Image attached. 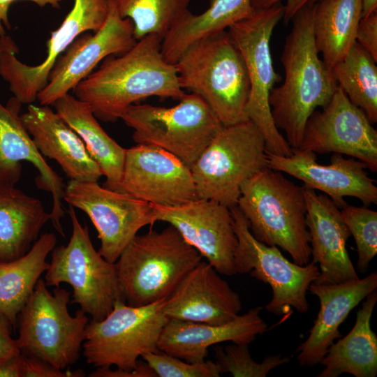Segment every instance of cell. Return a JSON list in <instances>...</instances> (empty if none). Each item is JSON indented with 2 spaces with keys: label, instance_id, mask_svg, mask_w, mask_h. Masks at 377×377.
<instances>
[{
  "label": "cell",
  "instance_id": "obj_23",
  "mask_svg": "<svg viewBox=\"0 0 377 377\" xmlns=\"http://www.w3.org/2000/svg\"><path fill=\"white\" fill-rule=\"evenodd\" d=\"M376 288V272L338 283H311L309 290L318 298L320 309L308 337L296 349L299 364H319L334 340L341 337L339 327L350 312Z\"/></svg>",
  "mask_w": 377,
  "mask_h": 377
},
{
  "label": "cell",
  "instance_id": "obj_43",
  "mask_svg": "<svg viewBox=\"0 0 377 377\" xmlns=\"http://www.w3.org/2000/svg\"><path fill=\"white\" fill-rule=\"evenodd\" d=\"M0 377H21L20 354L0 357Z\"/></svg>",
  "mask_w": 377,
  "mask_h": 377
},
{
  "label": "cell",
  "instance_id": "obj_1",
  "mask_svg": "<svg viewBox=\"0 0 377 377\" xmlns=\"http://www.w3.org/2000/svg\"><path fill=\"white\" fill-rule=\"evenodd\" d=\"M162 40L147 35L125 53L106 59L73 89L75 96L105 122L117 121L128 106L147 97L179 100L186 93L175 64L163 57Z\"/></svg>",
  "mask_w": 377,
  "mask_h": 377
},
{
  "label": "cell",
  "instance_id": "obj_37",
  "mask_svg": "<svg viewBox=\"0 0 377 377\" xmlns=\"http://www.w3.org/2000/svg\"><path fill=\"white\" fill-rule=\"evenodd\" d=\"M21 377H83L82 369H59L48 362L32 355L20 353Z\"/></svg>",
  "mask_w": 377,
  "mask_h": 377
},
{
  "label": "cell",
  "instance_id": "obj_12",
  "mask_svg": "<svg viewBox=\"0 0 377 377\" xmlns=\"http://www.w3.org/2000/svg\"><path fill=\"white\" fill-rule=\"evenodd\" d=\"M237 239L234 254L236 274L251 276L270 286L272 299L265 309L276 316L309 309L306 293L320 273L318 265L309 262L300 265L288 260L277 246L267 245L251 233L248 222L237 206L230 207Z\"/></svg>",
  "mask_w": 377,
  "mask_h": 377
},
{
  "label": "cell",
  "instance_id": "obj_34",
  "mask_svg": "<svg viewBox=\"0 0 377 377\" xmlns=\"http://www.w3.org/2000/svg\"><path fill=\"white\" fill-rule=\"evenodd\" d=\"M340 212L355 242L357 269L364 274L377 253V212L366 206L348 205Z\"/></svg>",
  "mask_w": 377,
  "mask_h": 377
},
{
  "label": "cell",
  "instance_id": "obj_35",
  "mask_svg": "<svg viewBox=\"0 0 377 377\" xmlns=\"http://www.w3.org/2000/svg\"><path fill=\"white\" fill-rule=\"evenodd\" d=\"M215 357L221 374L228 373L233 377H265L271 370L290 361L288 357L277 354L267 355L258 363L252 358L248 344L236 343L216 347Z\"/></svg>",
  "mask_w": 377,
  "mask_h": 377
},
{
  "label": "cell",
  "instance_id": "obj_15",
  "mask_svg": "<svg viewBox=\"0 0 377 377\" xmlns=\"http://www.w3.org/2000/svg\"><path fill=\"white\" fill-rule=\"evenodd\" d=\"M315 154L348 155L377 171V131L338 87L330 102L308 119L299 146Z\"/></svg>",
  "mask_w": 377,
  "mask_h": 377
},
{
  "label": "cell",
  "instance_id": "obj_7",
  "mask_svg": "<svg viewBox=\"0 0 377 377\" xmlns=\"http://www.w3.org/2000/svg\"><path fill=\"white\" fill-rule=\"evenodd\" d=\"M266 168L265 138L249 120L223 126L191 170L198 198L230 208L237 205L242 185Z\"/></svg>",
  "mask_w": 377,
  "mask_h": 377
},
{
  "label": "cell",
  "instance_id": "obj_28",
  "mask_svg": "<svg viewBox=\"0 0 377 377\" xmlns=\"http://www.w3.org/2000/svg\"><path fill=\"white\" fill-rule=\"evenodd\" d=\"M365 299L356 313L351 330L334 342L320 362L324 369L317 376L338 377L345 373L355 377L377 375V337L371 327V319L377 302L376 290Z\"/></svg>",
  "mask_w": 377,
  "mask_h": 377
},
{
  "label": "cell",
  "instance_id": "obj_42",
  "mask_svg": "<svg viewBox=\"0 0 377 377\" xmlns=\"http://www.w3.org/2000/svg\"><path fill=\"white\" fill-rule=\"evenodd\" d=\"M18 0H0V36L6 34L4 27L10 29V23L8 19V10L10 6ZM37 4L40 7L50 5L54 8H59L60 3L63 0H27Z\"/></svg>",
  "mask_w": 377,
  "mask_h": 377
},
{
  "label": "cell",
  "instance_id": "obj_2",
  "mask_svg": "<svg viewBox=\"0 0 377 377\" xmlns=\"http://www.w3.org/2000/svg\"><path fill=\"white\" fill-rule=\"evenodd\" d=\"M313 11V4L307 6L292 19L281 57L284 81L269 96L274 123L292 148L299 147L311 114L325 107L339 87L331 68L318 56Z\"/></svg>",
  "mask_w": 377,
  "mask_h": 377
},
{
  "label": "cell",
  "instance_id": "obj_14",
  "mask_svg": "<svg viewBox=\"0 0 377 377\" xmlns=\"http://www.w3.org/2000/svg\"><path fill=\"white\" fill-rule=\"evenodd\" d=\"M108 13V0H74L73 6L47 43V57L29 66L17 58L18 47L6 34L0 36V75L22 104H31L46 86L50 73L62 52L84 32H96Z\"/></svg>",
  "mask_w": 377,
  "mask_h": 377
},
{
  "label": "cell",
  "instance_id": "obj_5",
  "mask_svg": "<svg viewBox=\"0 0 377 377\" xmlns=\"http://www.w3.org/2000/svg\"><path fill=\"white\" fill-rule=\"evenodd\" d=\"M202 258L170 225L137 235L114 263L124 302L139 306L166 300Z\"/></svg>",
  "mask_w": 377,
  "mask_h": 377
},
{
  "label": "cell",
  "instance_id": "obj_8",
  "mask_svg": "<svg viewBox=\"0 0 377 377\" xmlns=\"http://www.w3.org/2000/svg\"><path fill=\"white\" fill-rule=\"evenodd\" d=\"M120 119L133 130L136 145L165 150L190 168L223 127L205 101L193 93L185 94L170 108L134 103Z\"/></svg>",
  "mask_w": 377,
  "mask_h": 377
},
{
  "label": "cell",
  "instance_id": "obj_20",
  "mask_svg": "<svg viewBox=\"0 0 377 377\" xmlns=\"http://www.w3.org/2000/svg\"><path fill=\"white\" fill-rule=\"evenodd\" d=\"M21 105L14 96L6 105L0 102V181L15 185L21 177V162L31 163L39 173L35 179L36 186L52 195L50 221L64 237L61 220L65 214L62 203L65 185L39 152L24 126L20 114Z\"/></svg>",
  "mask_w": 377,
  "mask_h": 377
},
{
  "label": "cell",
  "instance_id": "obj_4",
  "mask_svg": "<svg viewBox=\"0 0 377 377\" xmlns=\"http://www.w3.org/2000/svg\"><path fill=\"white\" fill-rule=\"evenodd\" d=\"M237 206L256 239L281 248L300 265L310 262L304 186L268 167L242 185Z\"/></svg>",
  "mask_w": 377,
  "mask_h": 377
},
{
  "label": "cell",
  "instance_id": "obj_33",
  "mask_svg": "<svg viewBox=\"0 0 377 377\" xmlns=\"http://www.w3.org/2000/svg\"><path fill=\"white\" fill-rule=\"evenodd\" d=\"M119 15L131 20L135 38L149 34L162 39L187 10L191 0H113Z\"/></svg>",
  "mask_w": 377,
  "mask_h": 377
},
{
  "label": "cell",
  "instance_id": "obj_9",
  "mask_svg": "<svg viewBox=\"0 0 377 377\" xmlns=\"http://www.w3.org/2000/svg\"><path fill=\"white\" fill-rule=\"evenodd\" d=\"M72 235L66 245L54 247L45 272L47 286L66 283L73 288L71 303L91 316L92 321L103 319L117 300L124 301L114 263L107 261L91 241L87 226H82L69 205Z\"/></svg>",
  "mask_w": 377,
  "mask_h": 377
},
{
  "label": "cell",
  "instance_id": "obj_13",
  "mask_svg": "<svg viewBox=\"0 0 377 377\" xmlns=\"http://www.w3.org/2000/svg\"><path fill=\"white\" fill-rule=\"evenodd\" d=\"M63 200L88 216L101 242L98 251L112 263L142 228L157 221L154 205L101 186L98 182L70 179Z\"/></svg>",
  "mask_w": 377,
  "mask_h": 377
},
{
  "label": "cell",
  "instance_id": "obj_3",
  "mask_svg": "<svg viewBox=\"0 0 377 377\" xmlns=\"http://www.w3.org/2000/svg\"><path fill=\"white\" fill-rule=\"evenodd\" d=\"M175 66L181 87L201 97L223 126L249 120V74L228 31L193 42Z\"/></svg>",
  "mask_w": 377,
  "mask_h": 377
},
{
  "label": "cell",
  "instance_id": "obj_16",
  "mask_svg": "<svg viewBox=\"0 0 377 377\" xmlns=\"http://www.w3.org/2000/svg\"><path fill=\"white\" fill-rule=\"evenodd\" d=\"M137 42L131 20L122 18L113 0H108V13L102 27L94 34L78 36L59 58L45 88L38 94L40 105H50L68 94L103 59L121 55Z\"/></svg>",
  "mask_w": 377,
  "mask_h": 377
},
{
  "label": "cell",
  "instance_id": "obj_44",
  "mask_svg": "<svg viewBox=\"0 0 377 377\" xmlns=\"http://www.w3.org/2000/svg\"><path fill=\"white\" fill-rule=\"evenodd\" d=\"M377 12V0L362 1V17H367Z\"/></svg>",
  "mask_w": 377,
  "mask_h": 377
},
{
  "label": "cell",
  "instance_id": "obj_27",
  "mask_svg": "<svg viewBox=\"0 0 377 377\" xmlns=\"http://www.w3.org/2000/svg\"><path fill=\"white\" fill-rule=\"evenodd\" d=\"M52 105L55 112L79 135L98 165L105 177L103 186L118 191L126 149L104 131L88 103L68 93Z\"/></svg>",
  "mask_w": 377,
  "mask_h": 377
},
{
  "label": "cell",
  "instance_id": "obj_31",
  "mask_svg": "<svg viewBox=\"0 0 377 377\" xmlns=\"http://www.w3.org/2000/svg\"><path fill=\"white\" fill-rule=\"evenodd\" d=\"M362 0H320L313 4V31L322 60L332 68L356 43Z\"/></svg>",
  "mask_w": 377,
  "mask_h": 377
},
{
  "label": "cell",
  "instance_id": "obj_25",
  "mask_svg": "<svg viewBox=\"0 0 377 377\" xmlns=\"http://www.w3.org/2000/svg\"><path fill=\"white\" fill-rule=\"evenodd\" d=\"M20 117L39 152L54 160L70 179L98 182L103 176L79 135L49 105L29 104Z\"/></svg>",
  "mask_w": 377,
  "mask_h": 377
},
{
  "label": "cell",
  "instance_id": "obj_32",
  "mask_svg": "<svg viewBox=\"0 0 377 377\" xmlns=\"http://www.w3.org/2000/svg\"><path fill=\"white\" fill-rule=\"evenodd\" d=\"M376 62L356 42L346 57L331 68L338 87L373 124L377 122Z\"/></svg>",
  "mask_w": 377,
  "mask_h": 377
},
{
  "label": "cell",
  "instance_id": "obj_30",
  "mask_svg": "<svg viewBox=\"0 0 377 377\" xmlns=\"http://www.w3.org/2000/svg\"><path fill=\"white\" fill-rule=\"evenodd\" d=\"M56 244L55 235L46 232L24 256L0 262V313L9 320L14 329L19 313L49 267L46 259Z\"/></svg>",
  "mask_w": 377,
  "mask_h": 377
},
{
  "label": "cell",
  "instance_id": "obj_29",
  "mask_svg": "<svg viewBox=\"0 0 377 377\" xmlns=\"http://www.w3.org/2000/svg\"><path fill=\"white\" fill-rule=\"evenodd\" d=\"M255 10L251 0H210L208 8L200 14L186 10L162 40L165 59L175 64L191 43L249 18Z\"/></svg>",
  "mask_w": 377,
  "mask_h": 377
},
{
  "label": "cell",
  "instance_id": "obj_18",
  "mask_svg": "<svg viewBox=\"0 0 377 377\" xmlns=\"http://www.w3.org/2000/svg\"><path fill=\"white\" fill-rule=\"evenodd\" d=\"M118 191L165 207L198 198L191 168L171 153L146 145L126 149Z\"/></svg>",
  "mask_w": 377,
  "mask_h": 377
},
{
  "label": "cell",
  "instance_id": "obj_21",
  "mask_svg": "<svg viewBox=\"0 0 377 377\" xmlns=\"http://www.w3.org/2000/svg\"><path fill=\"white\" fill-rule=\"evenodd\" d=\"M306 223L312 262L318 265L316 284L338 283L359 279L346 249L351 236L340 209L325 194L304 187Z\"/></svg>",
  "mask_w": 377,
  "mask_h": 377
},
{
  "label": "cell",
  "instance_id": "obj_10",
  "mask_svg": "<svg viewBox=\"0 0 377 377\" xmlns=\"http://www.w3.org/2000/svg\"><path fill=\"white\" fill-rule=\"evenodd\" d=\"M165 302L134 306L117 300L103 319L89 321L82 344L87 363L131 371L140 357L159 351L160 335L169 320L163 311Z\"/></svg>",
  "mask_w": 377,
  "mask_h": 377
},
{
  "label": "cell",
  "instance_id": "obj_26",
  "mask_svg": "<svg viewBox=\"0 0 377 377\" xmlns=\"http://www.w3.org/2000/svg\"><path fill=\"white\" fill-rule=\"evenodd\" d=\"M49 221L40 199L0 181V262L27 253Z\"/></svg>",
  "mask_w": 377,
  "mask_h": 377
},
{
  "label": "cell",
  "instance_id": "obj_41",
  "mask_svg": "<svg viewBox=\"0 0 377 377\" xmlns=\"http://www.w3.org/2000/svg\"><path fill=\"white\" fill-rule=\"evenodd\" d=\"M13 327L9 320L0 313V357L17 355L21 353L16 339L11 336Z\"/></svg>",
  "mask_w": 377,
  "mask_h": 377
},
{
  "label": "cell",
  "instance_id": "obj_38",
  "mask_svg": "<svg viewBox=\"0 0 377 377\" xmlns=\"http://www.w3.org/2000/svg\"><path fill=\"white\" fill-rule=\"evenodd\" d=\"M356 42L377 61V12L361 18Z\"/></svg>",
  "mask_w": 377,
  "mask_h": 377
},
{
  "label": "cell",
  "instance_id": "obj_24",
  "mask_svg": "<svg viewBox=\"0 0 377 377\" xmlns=\"http://www.w3.org/2000/svg\"><path fill=\"white\" fill-rule=\"evenodd\" d=\"M262 307L256 306L223 324L213 325L169 319L163 327L158 348L188 362L205 360L208 348L219 343L232 341L249 344L257 335L267 331V323L261 318Z\"/></svg>",
  "mask_w": 377,
  "mask_h": 377
},
{
  "label": "cell",
  "instance_id": "obj_6",
  "mask_svg": "<svg viewBox=\"0 0 377 377\" xmlns=\"http://www.w3.org/2000/svg\"><path fill=\"white\" fill-rule=\"evenodd\" d=\"M70 295L59 286L50 292L44 279L38 281L17 316L16 342L22 353L61 370L77 362L89 318L80 309L70 314Z\"/></svg>",
  "mask_w": 377,
  "mask_h": 377
},
{
  "label": "cell",
  "instance_id": "obj_19",
  "mask_svg": "<svg viewBox=\"0 0 377 377\" xmlns=\"http://www.w3.org/2000/svg\"><path fill=\"white\" fill-rule=\"evenodd\" d=\"M269 168L286 173L304 182L306 188L319 190L341 209L345 197L359 199L364 206L377 204V186L366 171L367 166L355 158L333 153L330 163L321 165L314 152L292 148L290 156L267 151Z\"/></svg>",
  "mask_w": 377,
  "mask_h": 377
},
{
  "label": "cell",
  "instance_id": "obj_39",
  "mask_svg": "<svg viewBox=\"0 0 377 377\" xmlns=\"http://www.w3.org/2000/svg\"><path fill=\"white\" fill-rule=\"evenodd\" d=\"M318 1L320 0H251V4L253 8L256 10L285 1L282 20L284 24H288L301 9L307 6L313 5Z\"/></svg>",
  "mask_w": 377,
  "mask_h": 377
},
{
  "label": "cell",
  "instance_id": "obj_17",
  "mask_svg": "<svg viewBox=\"0 0 377 377\" xmlns=\"http://www.w3.org/2000/svg\"><path fill=\"white\" fill-rule=\"evenodd\" d=\"M154 207L157 221L173 226L220 274H236L234 254L237 239L228 207L200 198L177 206Z\"/></svg>",
  "mask_w": 377,
  "mask_h": 377
},
{
  "label": "cell",
  "instance_id": "obj_22",
  "mask_svg": "<svg viewBox=\"0 0 377 377\" xmlns=\"http://www.w3.org/2000/svg\"><path fill=\"white\" fill-rule=\"evenodd\" d=\"M239 295L207 261H200L165 300L169 319L213 325L226 323L242 310Z\"/></svg>",
  "mask_w": 377,
  "mask_h": 377
},
{
  "label": "cell",
  "instance_id": "obj_36",
  "mask_svg": "<svg viewBox=\"0 0 377 377\" xmlns=\"http://www.w3.org/2000/svg\"><path fill=\"white\" fill-rule=\"evenodd\" d=\"M156 377H219L217 364L210 360L188 362L162 351L151 352L141 357Z\"/></svg>",
  "mask_w": 377,
  "mask_h": 377
},
{
  "label": "cell",
  "instance_id": "obj_40",
  "mask_svg": "<svg viewBox=\"0 0 377 377\" xmlns=\"http://www.w3.org/2000/svg\"><path fill=\"white\" fill-rule=\"evenodd\" d=\"M90 377H156L154 371L144 361L138 362L137 366L131 371L121 369L113 370L110 367L96 368L89 375Z\"/></svg>",
  "mask_w": 377,
  "mask_h": 377
},
{
  "label": "cell",
  "instance_id": "obj_11",
  "mask_svg": "<svg viewBox=\"0 0 377 377\" xmlns=\"http://www.w3.org/2000/svg\"><path fill=\"white\" fill-rule=\"evenodd\" d=\"M283 15V4L276 3L256 9L251 17L231 25L228 31L243 57L249 74V119L262 133L267 151L287 156L292 154V147L276 127L269 104L271 90L281 80L273 66L270 40Z\"/></svg>",
  "mask_w": 377,
  "mask_h": 377
}]
</instances>
